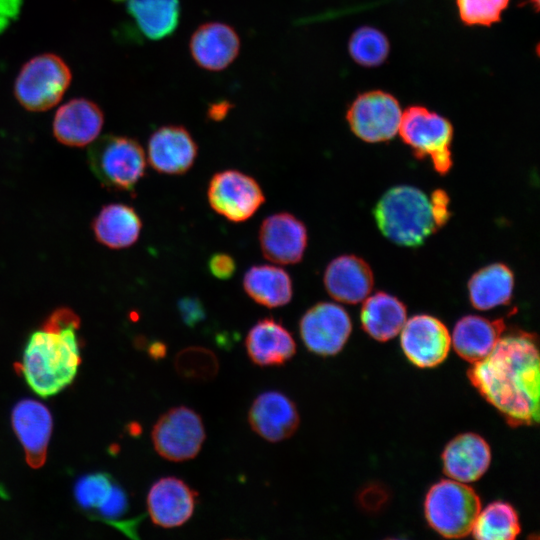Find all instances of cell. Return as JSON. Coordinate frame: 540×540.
<instances>
[{
  "instance_id": "cell-1",
  "label": "cell",
  "mask_w": 540,
  "mask_h": 540,
  "mask_svg": "<svg viewBox=\"0 0 540 540\" xmlns=\"http://www.w3.org/2000/svg\"><path fill=\"white\" fill-rule=\"evenodd\" d=\"M467 375L511 426L539 422L540 360L533 334L520 331L501 336L485 358L472 363Z\"/></svg>"
},
{
  "instance_id": "cell-2",
  "label": "cell",
  "mask_w": 540,
  "mask_h": 540,
  "mask_svg": "<svg viewBox=\"0 0 540 540\" xmlns=\"http://www.w3.org/2000/svg\"><path fill=\"white\" fill-rule=\"evenodd\" d=\"M76 329H42L30 336L20 370L37 395L53 396L74 380L81 362Z\"/></svg>"
},
{
  "instance_id": "cell-3",
  "label": "cell",
  "mask_w": 540,
  "mask_h": 540,
  "mask_svg": "<svg viewBox=\"0 0 540 540\" xmlns=\"http://www.w3.org/2000/svg\"><path fill=\"white\" fill-rule=\"evenodd\" d=\"M373 213L382 234L402 246H419L438 228L430 199L413 186L389 189Z\"/></svg>"
},
{
  "instance_id": "cell-4",
  "label": "cell",
  "mask_w": 540,
  "mask_h": 540,
  "mask_svg": "<svg viewBox=\"0 0 540 540\" xmlns=\"http://www.w3.org/2000/svg\"><path fill=\"white\" fill-rule=\"evenodd\" d=\"M481 510L475 490L453 479L435 483L424 501L425 518L438 534L446 538H462L471 534Z\"/></svg>"
},
{
  "instance_id": "cell-5",
  "label": "cell",
  "mask_w": 540,
  "mask_h": 540,
  "mask_svg": "<svg viewBox=\"0 0 540 540\" xmlns=\"http://www.w3.org/2000/svg\"><path fill=\"white\" fill-rule=\"evenodd\" d=\"M92 172L103 186L115 191H130L145 173V153L134 139L106 135L88 150Z\"/></svg>"
},
{
  "instance_id": "cell-6",
  "label": "cell",
  "mask_w": 540,
  "mask_h": 540,
  "mask_svg": "<svg viewBox=\"0 0 540 540\" xmlns=\"http://www.w3.org/2000/svg\"><path fill=\"white\" fill-rule=\"evenodd\" d=\"M398 133L417 158L430 157L438 173L450 170L453 127L448 119L423 106H410L402 113Z\"/></svg>"
},
{
  "instance_id": "cell-7",
  "label": "cell",
  "mask_w": 540,
  "mask_h": 540,
  "mask_svg": "<svg viewBox=\"0 0 540 540\" xmlns=\"http://www.w3.org/2000/svg\"><path fill=\"white\" fill-rule=\"evenodd\" d=\"M71 81L66 63L56 55L42 54L27 62L15 82V95L31 111L55 106Z\"/></svg>"
},
{
  "instance_id": "cell-8",
  "label": "cell",
  "mask_w": 540,
  "mask_h": 540,
  "mask_svg": "<svg viewBox=\"0 0 540 540\" xmlns=\"http://www.w3.org/2000/svg\"><path fill=\"white\" fill-rule=\"evenodd\" d=\"M155 451L164 459L183 462L195 458L206 438L200 415L187 406L164 412L151 432Z\"/></svg>"
},
{
  "instance_id": "cell-9",
  "label": "cell",
  "mask_w": 540,
  "mask_h": 540,
  "mask_svg": "<svg viewBox=\"0 0 540 540\" xmlns=\"http://www.w3.org/2000/svg\"><path fill=\"white\" fill-rule=\"evenodd\" d=\"M402 110L391 94L373 90L362 93L351 103L346 119L361 140L376 143L391 140L398 133Z\"/></svg>"
},
{
  "instance_id": "cell-10",
  "label": "cell",
  "mask_w": 540,
  "mask_h": 540,
  "mask_svg": "<svg viewBox=\"0 0 540 540\" xmlns=\"http://www.w3.org/2000/svg\"><path fill=\"white\" fill-rule=\"evenodd\" d=\"M207 196L211 208L232 222L248 220L265 202L257 181L237 170L214 174L208 185Z\"/></svg>"
},
{
  "instance_id": "cell-11",
  "label": "cell",
  "mask_w": 540,
  "mask_h": 540,
  "mask_svg": "<svg viewBox=\"0 0 540 540\" xmlns=\"http://www.w3.org/2000/svg\"><path fill=\"white\" fill-rule=\"evenodd\" d=\"M299 331L310 352L319 356H333L346 344L352 331V322L341 306L320 302L303 314Z\"/></svg>"
},
{
  "instance_id": "cell-12",
  "label": "cell",
  "mask_w": 540,
  "mask_h": 540,
  "mask_svg": "<svg viewBox=\"0 0 540 540\" xmlns=\"http://www.w3.org/2000/svg\"><path fill=\"white\" fill-rule=\"evenodd\" d=\"M401 348L417 367L432 368L441 364L451 347V336L443 322L426 314L406 320L400 331Z\"/></svg>"
},
{
  "instance_id": "cell-13",
  "label": "cell",
  "mask_w": 540,
  "mask_h": 540,
  "mask_svg": "<svg viewBox=\"0 0 540 540\" xmlns=\"http://www.w3.org/2000/svg\"><path fill=\"white\" fill-rule=\"evenodd\" d=\"M307 237L304 223L287 212L266 217L259 229L263 256L278 264L300 262L307 246Z\"/></svg>"
},
{
  "instance_id": "cell-14",
  "label": "cell",
  "mask_w": 540,
  "mask_h": 540,
  "mask_svg": "<svg viewBox=\"0 0 540 540\" xmlns=\"http://www.w3.org/2000/svg\"><path fill=\"white\" fill-rule=\"evenodd\" d=\"M248 423L257 435L275 443L290 438L297 431L300 417L295 403L287 395L271 390L253 400Z\"/></svg>"
},
{
  "instance_id": "cell-15",
  "label": "cell",
  "mask_w": 540,
  "mask_h": 540,
  "mask_svg": "<svg viewBox=\"0 0 540 540\" xmlns=\"http://www.w3.org/2000/svg\"><path fill=\"white\" fill-rule=\"evenodd\" d=\"M197 493L182 479L167 476L149 489L147 509L152 522L162 528L185 524L193 515Z\"/></svg>"
},
{
  "instance_id": "cell-16",
  "label": "cell",
  "mask_w": 540,
  "mask_h": 540,
  "mask_svg": "<svg viewBox=\"0 0 540 540\" xmlns=\"http://www.w3.org/2000/svg\"><path fill=\"white\" fill-rule=\"evenodd\" d=\"M11 420L28 465L36 469L42 467L52 432L50 411L38 401L23 399L14 406Z\"/></svg>"
},
{
  "instance_id": "cell-17",
  "label": "cell",
  "mask_w": 540,
  "mask_h": 540,
  "mask_svg": "<svg viewBox=\"0 0 540 540\" xmlns=\"http://www.w3.org/2000/svg\"><path fill=\"white\" fill-rule=\"evenodd\" d=\"M198 147L182 126L157 129L148 142V161L159 173L179 175L187 172L197 157Z\"/></svg>"
},
{
  "instance_id": "cell-18",
  "label": "cell",
  "mask_w": 540,
  "mask_h": 540,
  "mask_svg": "<svg viewBox=\"0 0 540 540\" xmlns=\"http://www.w3.org/2000/svg\"><path fill=\"white\" fill-rule=\"evenodd\" d=\"M190 52L195 62L210 71L228 67L240 50V39L236 31L221 22H208L193 33Z\"/></svg>"
},
{
  "instance_id": "cell-19",
  "label": "cell",
  "mask_w": 540,
  "mask_h": 540,
  "mask_svg": "<svg viewBox=\"0 0 540 540\" xmlns=\"http://www.w3.org/2000/svg\"><path fill=\"white\" fill-rule=\"evenodd\" d=\"M491 450L478 434L464 433L453 438L442 453L443 471L450 478L462 483L480 479L488 470Z\"/></svg>"
},
{
  "instance_id": "cell-20",
  "label": "cell",
  "mask_w": 540,
  "mask_h": 540,
  "mask_svg": "<svg viewBox=\"0 0 540 540\" xmlns=\"http://www.w3.org/2000/svg\"><path fill=\"white\" fill-rule=\"evenodd\" d=\"M374 278L370 266L354 255H342L326 267L324 285L335 300L356 304L368 297Z\"/></svg>"
},
{
  "instance_id": "cell-21",
  "label": "cell",
  "mask_w": 540,
  "mask_h": 540,
  "mask_svg": "<svg viewBox=\"0 0 540 540\" xmlns=\"http://www.w3.org/2000/svg\"><path fill=\"white\" fill-rule=\"evenodd\" d=\"M103 122V113L95 103L86 99H73L57 110L53 132L60 143L83 147L97 138Z\"/></svg>"
},
{
  "instance_id": "cell-22",
  "label": "cell",
  "mask_w": 540,
  "mask_h": 540,
  "mask_svg": "<svg viewBox=\"0 0 540 540\" xmlns=\"http://www.w3.org/2000/svg\"><path fill=\"white\" fill-rule=\"evenodd\" d=\"M246 352L250 360L261 367L280 366L296 353V343L290 332L273 318L259 320L247 333Z\"/></svg>"
},
{
  "instance_id": "cell-23",
  "label": "cell",
  "mask_w": 540,
  "mask_h": 540,
  "mask_svg": "<svg viewBox=\"0 0 540 540\" xmlns=\"http://www.w3.org/2000/svg\"><path fill=\"white\" fill-rule=\"evenodd\" d=\"M504 330L503 319L489 320L478 315H468L457 321L451 343L461 358L475 363L493 350Z\"/></svg>"
},
{
  "instance_id": "cell-24",
  "label": "cell",
  "mask_w": 540,
  "mask_h": 540,
  "mask_svg": "<svg viewBox=\"0 0 540 540\" xmlns=\"http://www.w3.org/2000/svg\"><path fill=\"white\" fill-rule=\"evenodd\" d=\"M141 228L142 222L135 209L121 203L104 206L92 223L97 241L112 249L133 245Z\"/></svg>"
},
{
  "instance_id": "cell-25",
  "label": "cell",
  "mask_w": 540,
  "mask_h": 540,
  "mask_svg": "<svg viewBox=\"0 0 540 540\" xmlns=\"http://www.w3.org/2000/svg\"><path fill=\"white\" fill-rule=\"evenodd\" d=\"M362 328L373 339L385 342L398 335L407 320L405 305L396 297L377 292L366 298L360 313Z\"/></svg>"
},
{
  "instance_id": "cell-26",
  "label": "cell",
  "mask_w": 540,
  "mask_h": 540,
  "mask_svg": "<svg viewBox=\"0 0 540 540\" xmlns=\"http://www.w3.org/2000/svg\"><path fill=\"white\" fill-rule=\"evenodd\" d=\"M245 292L256 303L267 308H276L290 302L293 286L289 274L273 265L250 267L243 277Z\"/></svg>"
},
{
  "instance_id": "cell-27",
  "label": "cell",
  "mask_w": 540,
  "mask_h": 540,
  "mask_svg": "<svg viewBox=\"0 0 540 540\" xmlns=\"http://www.w3.org/2000/svg\"><path fill=\"white\" fill-rule=\"evenodd\" d=\"M514 276L502 263L490 264L472 275L468 282L469 299L478 310H490L510 302Z\"/></svg>"
},
{
  "instance_id": "cell-28",
  "label": "cell",
  "mask_w": 540,
  "mask_h": 540,
  "mask_svg": "<svg viewBox=\"0 0 540 540\" xmlns=\"http://www.w3.org/2000/svg\"><path fill=\"white\" fill-rule=\"evenodd\" d=\"M128 11L144 36L159 40L170 36L180 18L179 0H129Z\"/></svg>"
},
{
  "instance_id": "cell-29",
  "label": "cell",
  "mask_w": 540,
  "mask_h": 540,
  "mask_svg": "<svg viewBox=\"0 0 540 540\" xmlns=\"http://www.w3.org/2000/svg\"><path fill=\"white\" fill-rule=\"evenodd\" d=\"M520 531L519 517L513 506L495 501L480 510L471 534L478 540H513Z\"/></svg>"
},
{
  "instance_id": "cell-30",
  "label": "cell",
  "mask_w": 540,
  "mask_h": 540,
  "mask_svg": "<svg viewBox=\"0 0 540 540\" xmlns=\"http://www.w3.org/2000/svg\"><path fill=\"white\" fill-rule=\"evenodd\" d=\"M348 49L353 60L364 67L381 65L389 54V41L380 30L363 26L353 32Z\"/></svg>"
},
{
  "instance_id": "cell-31",
  "label": "cell",
  "mask_w": 540,
  "mask_h": 540,
  "mask_svg": "<svg viewBox=\"0 0 540 540\" xmlns=\"http://www.w3.org/2000/svg\"><path fill=\"white\" fill-rule=\"evenodd\" d=\"M174 367L180 377L193 382L212 380L219 371V361L211 350L192 346L179 351Z\"/></svg>"
},
{
  "instance_id": "cell-32",
  "label": "cell",
  "mask_w": 540,
  "mask_h": 540,
  "mask_svg": "<svg viewBox=\"0 0 540 540\" xmlns=\"http://www.w3.org/2000/svg\"><path fill=\"white\" fill-rule=\"evenodd\" d=\"M115 483L113 478L103 472L81 477L75 484L74 495L77 504L93 515L108 499Z\"/></svg>"
},
{
  "instance_id": "cell-33",
  "label": "cell",
  "mask_w": 540,
  "mask_h": 540,
  "mask_svg": "<svg viewBox=\"0 0 540 540\" xmlns=\"http://www.w3.org/2000/svg\"><path fill=\"white\" fill-rule=\"evenodd\" d=\"M510 0H457L459 16L469 26H490L501 19Z\"/></svg>"
},
{
  "instance_id": "cell-34",
  "label": "cell",
  "mask_w": 540,
  "mask_h": 540,
  "mask_svg": "<svg viewBox=\"0 0 540 540\" xmlns=\"http://www.w3.org/2000/svg\"><path fill=\"white\" fill-rule=\"evenodd\" d=\"M128 508V499L124 490L117 484L114 485L108 499L94 514L107 521L116 520L122 516Z\"/></svg>"
},
{
  "instance_id": "cell-35",
  "label": "cell",
  "mask_w": 540,
  "mask_h": 540,
  "mask_svg": "<svg viewBox=\"0 0 540 540\" xmlns=\"http://www.w3.org/2000/svg\"><path fill=\"white\" fill-rule=\"evenodd\" d=\"M208 268L213 276L226 280L233 276L236 270V263L230 255L217 253L210 258Z\"/></svg>"
},
{
  "instance_id": "cell-36",
  "label": "cell",
  "mask_w": 540,
  "mask_h": 540,
  "mask_svg": "<svg viewBox=\"0 0 540 540\" xmlns=\"http://www.w3.org/2000/svg\"><path fill=\"white\" fill-rule=\"evenodd\" d=\"M75 326L79 328V317L69 308H59L55 310L45 321L43 329L59 330L65 327Z\"/></svg>"
},
{
  "instance_id": "cell-37",
  "label": "cell",
  "mask_w": 540,
  "mask_h": 540,
  "mask_svg": "<svg viewBox=\"0 0 540 540\" xmlns=\"http://www.w3.org/2000/svg\"><path fill=\"white\" fill-rule=\"evenodd\" d=\"M432 210L436 225L442 227L449 218L448 203L449 199L445 191L435 190L430 197Z\"/></svg>"
},
{
  "instance_id": "cell-38",
  "label": "cell",
  "mask_w": 540,
  "mask_h": 540,
  "mask_svg": "<svg viewBox=\"0 0 540 540\" xmlns=\"http://www.w3.org/2000/svg\"><path fill=\"white\" fill-rule=\"evenodd\" d=\"M180 314L187 325H194L204 318V308L195 298H185L179 301Z\"/></svg>"
},
{
  "instance_id": "cell-39",
  "label": "cell",
  "mask_w": 540,
  "mask_h": 540,
  "mask_svg": "<svg viewBox=\"0 0 540 540\" xmlns=\"http://www.w3.org/2000/svg\"><path fill=\"white\" fill-rule=\"evenodd\" d=\"M228 108L229 104L226 102L214 104L209 110V116L213 120H221L227 114Z\"/></svg>"
},
{
  "instance_id": "cell-40",
  "label": "cell",
  "mask_w": 540,
  "mask_h": 540,
  "mask_svg": "<svg viewBox=\"0 0 540 540\" xmlns=\"http://www.w3.org/2000/svg\"><path fill=\"white\" fill-rule=\"evenodd\" d=\"M166 346L162 342H155L150 346L149 352L152 357L159 359L165 357Z\"/></svg>"
}]
</instances>
